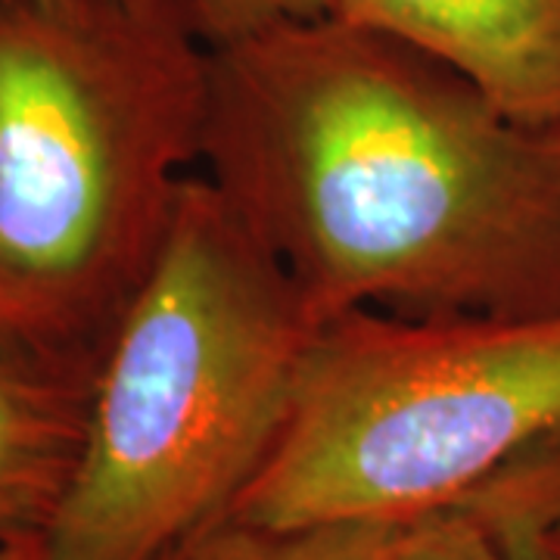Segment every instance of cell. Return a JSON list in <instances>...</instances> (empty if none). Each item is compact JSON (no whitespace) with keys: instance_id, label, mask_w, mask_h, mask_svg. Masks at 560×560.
Returning a JSON list of instances; mask_svg holds the SVG:
<instances>
[{"instance_id":"cell-1","label":"cell","mask_w":560,"mask_h":560,"mask_svg":"<svg viewBox=\"0 0 560 560\" xmlns=\"http://www.w3.org/2000/svg\"><path fill=\"white\" fill-rule=\"evenodd\" d=\"M206 178L324 324L560 312V121L334 13L209 50Z\"/></svg>"},{"instance_id":"cell-2","label":"cell","mask_w":560,"mask_h":560,"mask_svg":"<svg viewBox=\"0 0 560 560\" xmlns=\"http://www.w3.org/2000/svg\"><path fill=\"white\" fill-rule=\"evenodd\" d=\"M209 50L125 0H0V355L97 377L202 160Z\"/></svg>"},{"instance_id":"cell-3","label":"cell","mask_w":560,"mask_h":560,"mask_svg":"<svg viewBox=\"0 0 560 560\" xmlns=\"http://www.w3.org/2000/svg\"><path fill=\"white\" fill-rule=\"evenodd\" d=\"M320 320L209 178L103 352L50 560H160L234 508L278 442Z\"/></svg>"},{"instance_id":"cell-4","label":"cell","mask_w":560,"mask_h":560,"mask_svg":"<svg viewBox=\"0 0 560 560\" xmlns=\"http://www.w3.org/2000/svg\"><path fill=\"white\" fill-rule=\"evenodd\" d=\"M560 433V312L324 320L234 514L418 523Z\"/></svg>"},{"instance_id":"cell-5","label":"cell","mask_w":560,"mask_h":560,"mask_svg":"<svg viewBox=\"0 0 560 560\" xmlns=\"http://www.w3.org/2000/svg\"><path fill=\"white\" fill-rule=\"evenodd\" d=\"M330 13L445 62L514 119L560 121V0H330Z\"/></svg>"},{"instance_id":"cell-6","label":"cell","mask_w":560,"mask_h":560,"mask_svg":"<svg viewBox=\"0 0 560 560\" xmlns=\"http://www.w3.org/2000/svg\"><path fill=\"white\" fill-rule=\"evenodd\" d=\"M91 377L0 355V545L47 539L79 470Z\"/></svg>"},{"instance_id":"cell-7","label":"cell","mask_w":560,"mask_h":560,"mask_svg":"<svg viewBox=\"0 0 560 560\" xmlns=\"http://www.w3.org/2000/svg\"><path fill=\"white\" fill-rule=\"evenodd\" d=\"M411 523L334 521L271 526L224 511L160 560H396Z\"/></svg>"},{"instance_id":"cell-8","label":"cell","mask_w":560,"mask_h":560,"mask_svg":"<svg viewBox=\"0 0 560 560\" xmlns=\"http://www.w3.org/2000/svg\"><path fill=\"white\" fill-rule=\"evenodd\" d=\"M140 13L197 40L202 50H221L283 22L330 13V0H125Z\"/></svg>"},{"instance_id":"cell-9","label":"cell","mask_w":560,"mask_h":560,"mask_svg":"<svg viewBox=\"0 0 560 560\" xmlns=\"http://www.w3.org/2000/svg\"><path fill=\"white\" fill-rule=\"evenodd\" d=\"M396 560H508L499 529L470 504L411 523Z\"/></svg>"},{"instance_id":"cell-10","label":"cell","mask_w":560,"mask_h":560,"mask_svg":"<svg viewBox=\"0 0 560 560\" xmlns=\"http://www.w3.org/2000/svg\"><path fill=\"white\" fill-rule=\"evenodd\" d=\"M470 508H477L482 517L499 529L508 560H548L545 545H541V529L548 523L541 517L526 514V511H492V508H480V504H470Z\"/></svg>"},{"instance_id":"cell-11","label":"cell","mask_w":560,"mask_h":560,"mask_svg":"<svg viewBox=\"0 0 560 560\" xmlns=\"http://www.w3.org/2000/svg\"><path fill=\"white\" fill-rule=\"evenodd\" d=\"M0 560H50L47 555V541L25 539L13 545H0Z\"/></svg>"},{"instance_id":"cell-12","label":"cell","mask_w":560,"mask_h":560,"mask_svg":"<svg viewBox=\"0 0 560 560\" xmlns=\"http://www.w3.org/2000/svg\"><path fill=\"white\" fill-rule=\"evenodd\" d=\"M541 545H545V555L548 560H560V521L541 529Z\"/></svg>"}]
</instances>
